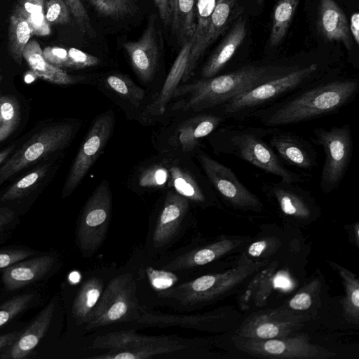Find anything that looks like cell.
Returning a JSON list of instances; mask_svg holds the SVG:
<instances>
[{"instance_id": "48", "label": "cell", "mask_w": 359, "mask_h": 359, "mask_svg": "<svg viewBox=\"0 0 359 359\" xmlns=\"http://www.w3.org/2000/svg\"><path fill=\"white\" fill-rule=\"evenodd\" d=\"M34 252L26 249L0 250V269H4L14 263L26 259Z\"/></svg>"}, {"instance_id": "18", "label": "cell", "mask_w": 359, "mask_h": 359, "mask_svg": "<svg viewBox=\"0 0 359 359\" xmlns=\"http://www.w3.org/2000/svg\"><path fill=\"white\" fill-rule=\"evenodd\" d=\"M270 134L269 144L286 163L305 170H311L316 166V151L306 140L273 128Z\"/></svg>"}, {"instance_id": "56", "label": "cell", "mask_w": 359, "mask_h": 359, "mask_svg": "<svg viewBox=\"0 0 359 359\" xmlns=\"http://www.w3.org/2000/svg\"><path fill=\"white\" fill-rule=\"evenodd\" d=\"M15 148V144L8 146L0 151V165L11 155Z\"/></svg>"}, {"instance_id": "50", "label": "cell", "mask_w": 359, "mask_h": 359, "mask_svg": "<svg viewBox=\"0 0 359 359\" xmlns=\"http://www.w3.org/2000/svg\"><path fill=\"white\" fill-rule=\"evenodd\" d=\"M152 285L156 288H165L175 282L173 274L164 271L150 270L148 273Z\"/></svg>"}, {"instance_id": "52", "label": "cell", "mask_w": 359, "mask_h": 359, "mask_svg": "<svg viewBox=\"0 0 359 359\" xmlns=\"http://www.w3.org/2000/svg\"><path fill=\"white\" fill-rule=\"evenodd\" d=\"M160 18L165 26L170 23L169 0H154Z\"/></svg>"}, {"instance_id": "39", "label": "cell", "mask_w": 359, "mask_h": 359, "mask_svg": "<svg viewBox=\"0 0 359 359\" xmlns=\"http://www.w3.org/2000/svg\"><path fill=\"white\" fill-rule=\"evenodd\" d=\"M97 12L106 18L119 20L137 11L135 0H89Z\"/></svg>"}, {"instance_id": "8", "label": "cell", "mask_w": 359, "mask_h": 359, "mask_svg": "<svg viewBox=\"0 0 359 359\" xmlns=\"http://www.w3.org/2000/svg\"><path fill=\"white\" fill-rule=\"evenodd\" d=\"M317 70V64L313 63L260 83L224 104V115L236 117L251 112L299 87Z\"/></svg>"}, {"instance_id": "4", "label": "cell", "mask_w": 359, "mask_h": 359, "mask_svg": "<svg viewBox=\"0 0 359 359\" xmlns=\"http://www.w3.org/2000/svg\"><path fill=\"white\" fill-rule=\"evenodd\" d=\"M269 260L252 261L243 255L237 265L224 272L207 274L175 288L172 297L183 305L215 301L231 292L264 267Z\"/></svg>"}, {"instance_id": "44", "label": "cell", "mask_w": 359, "mask_h": 359, "mask_svg": "<svg viewBox=\"0 0 359 359\" xmlns=\"http://www.w3.org/2000/svg\"><path fill=\"white\" fill-rule=\"evenodd\" d=\"M320 287L319 280L311 281L293 296L288 302V307L297 311L309 309L312 304L314 292L318 291Z\"/></svg>"}, {"instance_id": "17", "label": "cell", "mask_w": 359, "mask_h": 359, "mask_svg": "<svg viewBox=\"0 0 359 359\" xmlns=\"http://www.w3.org/2000/svg\"><path fill=\"white\" fill-rule=\"evenodd\" d=\"M123 46L138 76L145 82L150 81L156 72L159 58L155 19H150L137 41L126 42Z\"/></svg>"}, {"instance_id": "29", "label": "cell", "mask_w": 359, "mask_h": 359, "mask_svg": "<svg viewBox=\"0 0 359 359\" xmlns=\"http://www.w3.org/2000/svg\"><path fill=\"white\" fill-rule=\"evenodd\" d=\"M242 11L240 0H217L207 34L201 46V55L225 32Z\"/></svg>"}, {"instance_id": "40", "label": "cell", "mask_w": 359, "mask_h": 359, "mask_svg": "<svg viewBox=\"0 0 359 359\" xmlns=\"http://www.w3.org/2000/svg\"><path fill=\"white\" fill-rule=\"evenodd\" d=\"M107 83L114 91L133 103L140 102L145 94L143 89L136 86L133 81L123 75H110L107 78Z\"/></svg>"}, {"instance_id": "23", "label": "cell", "mask_w": 359, "mask_h": 359, "mask_svg": "<svg viewBox=\"0 0 359 359\" xmlns=\"http://www.w3.org/2000/svg\"><path fill=\"white\" fill-rule=\"evenodd\" d=\"M320 34L328 41H340L350 51L352 37L346 16L333 0H320L317 20Z\"/></svg>"}, {"instance_id": "55", "label": "cell", "mask_w": 359, "mask_h": 359, "mask_svg": "<svg viewBox=\"0 0 359 359\" xmlns=\"http://www.w3.org/2000/svg\"><path fill=\"white\" fill-rule=\"evenodd\" d=\"M20 332L15 331L0 335V352L8 347L15 340Z\"/></svg>"}, {"instance_id": "42", "label": "cell", "mask_w": 359, "mask_h": 359, "mask_svg": "<svg viewBox=\"0 0 359 359\" xmlns=\"http://www.w3.org/2000/svg\"><path fill=\"white\" fill-rule=\"evenodd\" d=\"M80 31L89 36H95L88 12L81 0H64Z\"/></svg>"}, {"instance_id": "54", "label": "cell", "mask_w": 359, "mask_h": 359, "mask_svg": "<svg viewBox=\"0 0 359 359\" xmlns=\"http://www.w3.org/2000/svg\"><path fill=\"white\" fill-rule=\"evenodd\" d=\"M14 213L6 208L0 207V231L5 228L13 219Z\"/></svg>"}, {"instance_id": "10", "label": "cell", "mask_w": 359, "mask_h": 359, "mask_svg": "<svg viewBox=\"0 0 359 359\" xmlns=\"http://www.w3.org/2000/svg\"><path fill=\"white\" fill-rule=\"evenodd\" d=\"M136 284L131 273L111 280L89 316L86 328L90 330L128 318L135 309Z\"/></svg>"}, {"instance_id": "43", "label": "cell", "mask_w": 359, "mask_h": 359, "mask_svg": "<svg viewBox=\"0 0 359 359\" xmlns=\"http://www.w3.org/2000/svg\"><path fill=\"white\" fill-rule=\"evenodd\" d=\"M44 15L49 24H67L71 20L70 11L64 0H47Z\"/></svg>"}, {"instance_id": "33", "label": "cell", "mask_w": 359, "mask_h": 359, "mask_svg": "<svg viewBox=\"0 0 359 359\" xmlns=\"http://www.w3.org/2000/svg\"><path fill=\"white\" fill-rule=\"evenodd\" d=\"M183 348V345L170 339L168 341L126 350L109 351L104 354L90 357L96 359H144Z\"/></svg>"}, {"instance_id": "6", "label": "cell", "mask_w": 359, "mask_h": 359, "mask_svg": "<svg viewBox=\"0 0 359 359\" xmlns=\"http://www.w3.org/2000/svg\"><path fill=\"white\" fill-rule=\"evenodd\" d=\"M313 144L321 146L325 154L320 187L325 194L338 188L349 166L353 153V139L348 124L330 129L317 128L311 137Z\"/></svg>"}, {"instance_id": "35", "label": "cell", "mask_w": 359, "mask_h": 359, "mask_svg": "<svg viewBox=\"0 0 359 359\" xmlns=\"http://www.w3.org/2000/svg\"><path fill=\"white\" fill-rule=\"evenodd\" d=\"M50 163L41 165L19 179L3 193L1 201H14L28 195L47 175L50 170Z\"/></svg>"}, {"instance_id": "16", "label": "cell", "mask_w": 359, "mask_h": 359, "mask_svg": "<svg viewBox=\"0 0 359 359\" xmlns=\"http://www.w3.org/2000/svg\"><path fill=\"white\" fill-rule=\"evenodd\" d=\"M263 193L285 217L302 222L313 219L319 208L311 193L297 183L266 182L262 184Z\"/></svg>"}, {"instance_id": "31", "label": "cell", "mask_w": 359, "mask_h": 359, "mask_svg": "<svg viewBox=\"0 0 359 359\" xmlns=\"http://www.w3.org/2000/svg\"><path fill=\"white\" fill-rule=\"evenodd\" d=\"M330 266L338 273L344 286L345 294L341 301L345 319L353 324H359V279L348 269L337 263L330 262Z\"/></svg>"}, {"instance_id": "2", "label": "cell", "mask_w": 359, "mask_h": 359, "mask_svg": "<svg viewBox=\"0 0 359 359\" xmlns=\"http://www.w3.org/2000/svg\"><path fill=\"white\" fill-rule=\"evenodd\" d=\"M356 79L337 80L310 88L287 101L255 111L263 124L271 128L310 121L337 112L358 93Z\"/></svg>"}, {"instance_id": "47", "label": "cell", "mask_w": 359, "mask_h": 359, "mask_svg": "<svg viewBox=\"0 0 359 359\" xmlns=\"http://www.w3.org/2000/svg\"><path fill=\"white\" fill-rule=\"evenodd\" d=\"M47 0H19L12 15L27 19L32 14L44 12Z\"/></svg>"}, {"instance_id": "21", "label": "cell", "mask_w": 359, "mask_h": 359, "mask_svg": "<svg viewBox=\"0 0 359 359\" xmlns=\"http://www.w3.org/2000/svg\"><path fill=\"white\" fill-rule=\"evenodd\" d=\"M192 41L190 40L182 46V48L175 59L165 83L158 96L149 104L140 116L142 121L149 122L163 115L170 102L172 95L178 87L187 67Z\"/></svg>"}, {"instance_id": "12", "label": "cell", "mask_w": 359, "mask_h": 359, "mask_svg": "<svg viewBox=\"0 0 359 359\" xmlns=\"http://www.w3.org/2000/svg\"><path fill=\"white\" fill-rule=\"evenodd\" d=\"M311 319V316L289 307L261 310L248 316L235 335L257 339L280 338L295 334Z\"/></svg>"}, {"instance_id": "28", "label": "cell", "mask_w": 359, "mask_h": 359, "mask_svg": "<svg viewBox=\"0 0 359 359\" xmlns=\"http://www.w3.org/2000/svg\"><path fill=\"white\" fill-rule=\"evenodd\" d=\"M169 15L171 31L182 46L195 32L196 0H169Z\"/></svg>"}, {"instance_id": "3", "label": "cell", "mask_w": 359, "mask_h": 359, "mask_svg": "<svg viewBox=\"0 0 359 359\" xmlns=\"http://www.w3.org/2000/svg\"><path fill=\"white\" fill-rule=\"evenodd\" d=\"M267 129L225 126L217 130L210 142L217 154L236 156L287 182H302L304 175L287 168L272 147L263 139Z\"/></svg>"}, {"instance_id": "45", "label": "cell", "mask_w": 359, "mask_h": 359, "mask_svg": "<svg viewBox=\"0 0 359 359\" xmlns=\"http://www.w3.org/2000/svg\"><path fill=\"white\" fill-rule=\"evenodd\" d=\"M45 60L60 69H71L68 50L58 46H48L43 50Z\"/></svg>"}, {"instance_id": "30", "label": "cell", "mask_w": 359, "mask_h": 359, "mask_svg": "<svg viewBox=\"0 0 359 359\" xmlns=\"http://www.w3.org/2000/svg\"><path fill=\"white\" fill-rule=\"evenodd\" d=\"M170 339L165 337L140 335L131 332H116L97 337L92 348L109 351L126 350L164 342Z\"/></svg>"}, {"instance_id": "37", "label": "cell", "mask_w": 359, "mask_h": 359, "mask_svg": "<svg viewBox=\"0 0 359 359\" xmlns=\"http://www.w3.org/2000/svg\"><path fill=\"white\" fill-rule=\"evenodd\" d=\"M169 162L167 158L141 168L136 177L137 186L148 189L164 188L169 179Z\"/></svg>"}, {"instance_id": "24", "label": "cell", "mask_w": 359, "mask_h": 359, "mask_svg": "<svg viewBox=\"0 0 359 359\" xmlns=\"http://www.w3.org/2000/svg\"><path fill=\"white\" fill-rule=\"evenodd\" d=\"M241 239H223L181 255L163 266L165 270H182L203 266L233 251Z\"/></svg>"}, {"instance_id": "32", "label": "cell", "mask_w": 359, "mask_h": 359, "mask_svg": "<svg viewBox=\"0 0 359 359\" xmlns=\"http://www.w3.org/2000/svg\"><path fill=\"white\" fill-rule=\"evenodd\" d=\"M102 280L97 277L90 278L83 283L72 305V314L78 323H86L102 293Z\"/></svg>"}, {"instance_id": "5", "label": "cell", "mask_w": 359, "mask_h": 359, "mask_svg": "<svg viewBox=\"0 0 359 359\" xmlns=\"http://www.w3.org/2000/svg\"><path fill=\"white\" fill-rule=\"evenodd\" d=\"M78 126L60 122L43 127L0 165V185L24 168L65 148L76 133Z\"/></svg>"}, {"instance_id": "53", "label": "cell", "mask_w": 359, "mask_h": 359, "mask_svg": "<svg viewBox=\"0 0 359 359\" xmlns=\"http://www.w3.org/2000/svg\"><path fill=\"white\" fill-rule=\"evenodd\" d=\"M349 30L351 37L353 38L356 44H359V15L358 13H354L351 15L350 19Z\"/></svg>"}, {"instance_id": "34", "label": "cell", "mask_w": 359, "mask_h": 359, "mask_svg": "<svg viewBox=\"0 0 359 359\" xmlns=\"http://www.w3.org/2000/svg\"><path fill=\"white\" fill-rule=\"evenodd\" d=\"M300 0H279L276 4L269 36V43L276 46L287 34Z\"/></svg>"}, {"instance_id": "13", "label": "cell", "mask_w": 359, "mask_h": 359, "mask_svg": "<svg viewBox=\"0 0 359 359\" xmlns=\"http://www.w3.org/2000/svg\"><path fill=\"white\" fill-rule=\"evenodd\" d=\"M114 121L111 110L95 119L69 170L62 193L63 198L76 189L102 152L112 135Z\"/></svg>"}, {"instance_id": "20", "label": "cell", "mask_w": 359, "mask_h": 359, "mask_svg": "<svg viewBox=\"0 0 359 359\" xmlns=\"http://www.w3.org/2000/svg\"><path fill=\"white\" fill-rule=\"evenodd\" d=\"M55 303L49 302L28 327L20 332L0 358L23 359L29 356L47 332L52 321Z\"/></svg>"}, {"instance_id": "38", "label": "cell", "mask_w": 359, "mask_h": 359, "mask_svg": "<svg viewBox=\"0 0 359 359\" xmlns=\"http://www.w3.org/2000/svg\"><path fill=\"white\" fill-rule=\"evenodd\" d=\"M20 109L13 96L0 95V143L6 140L18 128Z\"/></svg>"}, {"instance_id": "22", "label": "cell", "mask_w": 359, "mask_h": 359, "mask_svg": "<svg viewBox=\"0 0 359 359\" xmlns=\"http://www.w3.org/2000/svg\"><path fill=\"white\" fill-rule=\"evenodd\" d=\"M55 264V257L44 255L23 259L4 269L2 281L8 290H15L43 278Z\"/></svg>"}, {"instance_id": "41", "label": "cell", "mask_w": 359, "mask_h": 359, "mask_svg": "<svg viewBox=\"0 0 359 359\" xmlns=\"http://www.w3.org/2000/svg\"><path fill=\"white\" fill-rule=\"evenodd\" d=\"M33 298V294H20L0 305V328L25 311Z\"/></svg>"}, {"instance_id": "27", "label": "cell", "mask_w": 359, "mask_h": 359, "mask_svg": "<svg viewBox=\"0 0 359 359\" xmlns=\"http://www.w3.org/2000/svg\"><path fill=\"white\" fill-rule=\"evenodd\" d=\"M217 0H196V25L191 39L192 45L182 82L186 83L193 75L198 61L201 57V48L209 27L210 20Z\"/></svg>"}, {"instance_id": "19", "label": "cell", "mask_w": 359, "mask_h": 359, "mask_svg": "<svg viewBox=\"0 0 359 359\" xmlns=\"http://www.w3.org/2000/svg\"><path fill=\"white\" fill-rule=\"evenodd\" d=\"M189 208V200L175 190H170L158 216L152 240L156 246L170 242L177 232Z\"/></svg>"}, {"instance_id": "25", "label": "cell", "mask_w": 359, "mask_h": 359, "mask_svg": "<svg viewBox=\"0 0 359 359\" xmlns=\"http://www.w3.org/2000/svg\"><path fill=\"white\" fill-rule=\"evenodd\" d=\"M246 22L239 19L207 60L201 70L202 79L216 76L231 59L246 36Z\"/></svg>"}, {"instance_id": "49", "label": "cell", "mask_w": 359, "mask_h": 359, "mask_svg": "<svg viewBox=\"0 0 359 359\" xmlns=\"http://www.w3.org/2000/svg\"><path fill=\"white\" fill-rule=\"evenodd\" d=\"M26 20L30 26L32 35L46 36L50 34V24L45 17L44 12L32 14Z\"/></svg>"}, {"instance_id": "11", "label": "cell", "mask_w": 359, "mask_h": 359, "mask_svg": "<svg viewBox=\"0 0 359 359\" xmlns=\"http://www.w3.org/2000/svg\"><path fill=\"white\" fill-rule=\"evenodd\" d=\"M111 201L109 183L103 180L88 198L79 220L77 243L86 255L93 253L105 238L110 220Z\"/></svg>"}, {"instance_id": "51", "label": "cell", "mask_w": 359, "mask_h": 359, "mask_svg": "<svg viewBox=\"0 0 359 359\" xmlns=\"http://www.w3.org/2000/svg\"><path fill=\"white\" fill-rule=\"evenodd\" d=\"M279 242L276 238H267L252 243L248 249V254L252 257H259L267 251L271 246H275Z\"/></svg>"}, {"instance_id": "7", "label": "cell", "mask_w": 359, "mask_h": 359, "mask_svg": "<svg viewBox=\"0 0 359 359\" xmlns=\"http://www.w3.org/2000/svg\"><path fill=\"white\" fill-rule=\"evenodd\" d=\"M236 347L250 355L276 359H328L336 353L311 342L306 334L280 338L257 339L234 335Z\"/></svg>"}, {"instance_id": "58", "label": "cell", "mask_w": 359, "mask_h": 359, "mask_svg": "<svg viewBox=\"0 0 359 359\" xmlns=\"http://www.w3.org/2000/svg\"><path fill=\"white\" fill-rule=\"evenodd\" d=\"M0 79H1V74H0Z\"/></svg>"}, {"instance_id": "26", "label": "cell", "mask_w": 359, "mask_h": 359, "mask_svg": "<svg viewBox=\"0 0 359 359\" xmlns=\"http://www.w3.org/2000/svg\"><path fill=\"white\" fill-rule=\"evenodd\" d=\"M22 57L31 70L39 78L58 85H72L83 78L69 74L63 69L48 62L43 55V50L36 40H30L26 44Z\"/></svg>"}, {"instance_id": "36", "label": "cell", "mask_w": 359, "mask_h": 359, "mask_svg": "<svg viewBox=\"0 0 359 359\" xmlns=\"http://www.w3.org/2000/svg\"><path fill=\"white\" fill-rule=\"evenodd\" d=\"M30 26L25 18L12 15L8 26V50L11 57L22 64V52L32 36Z\"/></svg>"}, {"instance_id": "14", "label": "cell", "mask_w": 359, "mask_h": 359, "mask_svg": "<svg viewBox=\"0 0 359 359\" xmlns=\"http://www.w3.org/2000/svg\"><path fill=\"white\" fill-rule=\"evenodd\" d=\"M224 120V116L198 114L170 126L163 137L165 151L175 155H194L201 148V140L214 133Z\"/></svg>"}, {"instance_id": "1", "label": "cell", "mask_w": 359, "mask_h": 359, "mask_svg": "<svg viewBox=\"0 0 359 359\" xmlns=\"http://www.w3.org/2000/svg\"><path fill=\"white\" fill-rule=\"evenodd\" d=\"M278 76L272 67L248 65L234 72L179 85L170 100L171 109L199 112L224 104L237 95Z\"/></svg>"}, {"instance_id": "15", "label": "cell", "mask_w": 359, "mask_h": 359, "mask_svg": "<svg viewBox=\"0 0 359 359\" xmlns=\"http://www.w3.org/2000/svg\"><path fill=\"white\" fill-rule=\"evenodd\" d=\"M175 156V158H170L168 187L200 205H215L216 193L205 174L193 163L191 156Z\"/></svg>"}, {"instance_id": "9", "label": "cell", "mask_w": 359, "mask_h": 359, "mask_svg": "<svg viewBox=\"0 0 359 359\" xmlns=\"http://www.w3.org/2000/svg\"><path fill=\"white\" fill-rule=\"evenodd\" d=\"M194 155L215 193L229 205L244 211L263 210L261 200L238 180L230 168L213 159L201 148Z\"/></svg>"}, {"instance_id": "46", "label": "cell", "mask_w": 359, "mask_h": 359, "mask_svg": "<svg viewBox=\"0 0 359 359\" xmlns=\"http://www.w3.org/2000/svg\"><path fill=\"white\" fill-rule=\"evenodd\" d=\"M71 69H83L100 64L98 57L75 48H68Z\"/></svg>"}, {"instance_id": "57", "label": "cell", "mask_w": 359, "mask_h": 359, "mask_svg": "<svg viewBox=\"0 0 359 359\" xmlns=\"http://www.w3.org/2000/svg\"><path fill=\"white\" fill-rule=\"evenodd\" d=\"M257 1L258 4H262L264 1V0H257Z\"/></svg>"}]
</instances>
